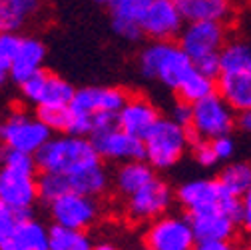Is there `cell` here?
<instances>
[{
    "label": "cell",
    "instance_id": "cell-1",
    "mask_svg": "<svg viewBox=\"0 0 251 250\" xmlns=\"http://www.w3.org/2000/svg\"><path fill=\"white\" fill-rule=\"evenodd\" d=\"M128 92L118 86H84L68 106L66 134L92 138L118 124V112L128 100Z\"/></svg>",
    "mask_w": 251,
    "mask_h": 250
},
{
    "label": "cell",
    "instance_id": "cell-2",
    "mask_svg": "<svg viewBox=\"0 0 251 250\" xmlns=\"http://www.w3.org/2000/svg\"><path fill=\"white\" fill-rule=\"evenodd\" d=\"M36 162L42 172L72 176L102 164V158L94 148L92 138L64 132L52 136L44 144V148L36 154Z\"/></svg>",
    "mask_w": 251,
    "mask_h": 250
},
{
    "label": "cell",
    "instance_id": "cell-3",
    "mask_svg": "<svg viewBox=\"0 0 251 250\" xmlns=\"http://www.w3.org/2000/svg\"><path fill=\"white\" fill-rule=\"evenodd\" d=\"M140 72L174 92L181 86V82L194 72V62L185 54V50L176 40L168 42H150L142 48L138 56Z\"/></svg>",
    "mask_w": 251,
    "mask_h": 250
},
{
    "label": "cell",
    "instance_id": "cell-4",
    "mask_svg": "<svg viewBox=\"0 0 251 250\" xmlns=\"http://www.w3.org/2000/svg\"><path fill=\"white\" fill-rule=\"evenodd\" d=\"M194 136L190 128L174 118H160L158 124L144 138V158L155 170H170L181 162L185 152L192 148Z\"/></svg>",
    "mask_w": 251,
    "mask_h": 250
},
{
    "label": "cell",
    "instance_id": "cell-5",
    "mask_svg": "<svg viewBox=\"0 0 251 250\" xmlns=\"http://www.w3.org/2000/svg\"><path fill=\"white\" fill-rule=\"evenodd\" d=\"M176 200L187 214L201 210H226L241 222L243 198L231 194L219 178H196L183 182L176 190Z\"/></svg>",
    "mask_w": 251,
    "mask_h": 250
},
{
    "label": "cell",
    "instance_id": "cell-6",
    "mask_svg": "<svg viewBox=\"0 0 251 250\" xmlns=\"http://www.w3.org/2000/svg\"><path fill=\"white\" fill-rule=\"evenodd\" d=\"M52 138V128L40 120L38 114L12 110L0 120V144L10 150L36 156Z\"/></svg>",
    "mask_w": 251,
    "mask_h": 250
},
{
    "label": "cell",
    "instance_id": "cell-7",
    "mask_svg": "<svg viewBox=\"0 0 251 250\" xmlns=\"http://www.w3.org/2000/svg\"><path fill=\"white\" fill-rule=\"evenodd\" d=\"M237 126V112L217 94L194 104L190 132L194 140H215L227 136Z\"/></svg>",
    "mask_w": 251,
    "mask_h": 250
},
{
    "label": "cell",
    "instance_id": "cell-8",
    "mask_svg": "<svg viewBox=\"0 0 251 250\" xmlns=\"http://www.w3.org/2000/svg\"><path fill=\"white\" fill-rule=\"evenodd\" d=\"M20 90H22V98L36 110L66 108L70 106L76 94L74 86L64 76L50 70H40L32 78H28L24 84H20Z\"/></svg>",
    "mask_w": 251,
    "mask_h": 250
},
{
    "label": "cell",
    "instance_id": "cell-9",
    "mask_svg": "<svg viewBox=\"0 0 251 250\" xmlns=\"http://www.w3.org/2000/svg\"><path fill=\"white\" fill-rule=\"evenodd\" d=\"M144 240L151 250H194L198 242L190 216L181 214H164L151 220Z\"/></svg>",
    "mask_w": 251,
    "mask_h": 250
},
{
    "label": "cell",
    "instance_id": "cell-10",
    "mask_svg": "<svg viewBox=\"0 0 251 250\" xmlns=\"http://www.w3.org/2000/svg\"><path fill=\"white\" fill-rule=\"evenodd\" d=\"M227 40V24L222 22H185L177 38L179 46L194 64L211 56H219Z\"/></svg>",
    "mask_w": 251,
    "mask_h": 250
},
{
    "label": "cell",
    "instance_id": "cell-11",
    "mask_svg": "<svg viewBox=\"0 0 251 250\" xmlns=\"http://www.w3.org/2000/svg\"><path fill=\"white\" fill-rule=\"evenodd\" d=\"M174 200L176 192L172 190V186L155 176L142 190L126 198V212L136 222H151L155 218L168 214Z\"/></svg>",
    "mask_w": 251,
    "mask_h": 250
},
{
    "label": "cell",
    "instance_id": "cell-12",
    "mask_svg": "<svg viewBox=\"0 0 251 250\" xmlns=\"http://www.w3.org/2000/svg\"><path fill=\"white\" fill-rule=\"evenodd\" d=\"M52 222L58 226L86 230L100 216V204L94 196L82 192H66L48 204Z\"/></svg>",
    "mask_w": 251,
    "mask_h": 250
},
{
    "label": "cell",
    "instance_id": "cell-13",
    "mask_svg": "<svg viewBox=\"0 0 251 250\" xmlns=\"http://www.w3.org/2000/svg\"><path fill=\"white\" fill-rule=\"evenodd\" d=\"M0 200L20 214L32 212V208L40 200L36 174L0 164Z\"/></svg>",
    "mask_w": 251,
    "mask_h": 250
},
{
    "label": "cell",
    "instance_id": "cell-14",
    "mask_svg": "<svg viewBox=\"0 0 251 250\" xmlns=\"http://www.w3.org/2000/svg\"><path fill=\"white\" fill-rule=\"evenodd\" d=\"M185 26L179 2L174 0H153L142 24V32L151 42H168L179 38Z\"/></svg>",
    "mask_w": 251,
    "mask_h": 250
},
{
    "label": "cell",
    "instance_id": "cell-15",
    "mask_svg": "<svg viewBox=\"0 0 251 250\" xmlns=\"http://www.w3.org/2000/svg\"><path fill=\"white\" fill-rule=\"evenodd\" d=\"M94 148L98 150L102 160H110V162H130V160H142L146 156L144 150V140L126 132L124 128H120L118 124L112 128H106L98 134L92 136Z\"/></svg>",
    "mask_w": 251,
    "mask_h": 250
},
{
    "label": "cell",
    "instance_id": "cell-16",
    "mask_svg": "<svg viewBox=\"0 0 251 250\" xmlns=\"http://www.w3.org/2000/svg\"><path fill=\"white\" fill-rule=\"evenodd\" d=\"M151 2L153 0H114L110 4L112 30L124 40L142 38V24Z\"/></svg>",
    "mask_w": 251,
    "mask_h": 250
},
{
    "label": "cell",
    "instance_id": "cell-17",
    "mask_svg": "<svg viewBox=\"0 0 251 250\" xmlns=\"http://www.w3.org/2000/svg\"><path fill=\"white\" fill-rule=\"evenodd\" d=\"M162 118L160 108L146 96H128L126 104L118 112V126L138 138H146L148 132Z\"/></svg>",
    "mask_w": 251,
    "mask_h": 250
},
{
    "label": "cell",
    "instance_id": "cell-18",
    "mask_svg": "<svg viewBox=\"0 0 251 250\" xmlns=\"http://www.w3.org/2000/svg\"><path fill=\"white\" fill-rule=\"evenodd\" d=\"M44 60H46V46L32 36H22L16 52L10 58L8 64V76L20 86L28 78H32L40 70H44Z\"/></svg>",
    "mask_w": 251,
    "mask_h": 250
},
{
    "label": "cell",
    "instance_id": "cell-19",
    "mask_svg": "<svg viewBox=\"0 0 251 250\" xmlns=\"http://www.w3.org/2000/svg\"><path fill=\"white\" fill-rule=\"evenodd\" d=\"M198 240H231L239 220L226 210H201L187 214Z\"/></svg>",
    "mask_w": 251,
    "mask_h": 250
},
{
    "label": "cell",
    "instance_id": "cell-20",
    "mask_svg": "<svg viewBox=\"0 0 251 250\" xmlns=\"http://www.w3.org/2000/svg\"><path fill=\"white\" fill-rule=\"evenodd\" d=\"M185 22H222L227 24L235 16V0H181Z\"/></svg>",
    "mask_w": 251,
    "mask_h": 250
},
{
    "label": "cell",
    "instance_id": "cell-21",
    "mask_svg": "<svg viewBox=\"0 0 251 250\" xmlns=\"http://www.w3.org/2000/svg\"><path fill=\"white\" fill-rule=\"evenodd\" d=\"M217 94L237 114L251 110V72H219Z\"/></svg>",
    "mask_w": 251,
    "mask_h": 250
},
{
    "label": "cell",
    "instance_id": "cell-22",
    "mask_svg": "<svg viewBox=\"0 0 251 250\" xmlns=\"http://www.w3.org/2000/svg\"><path fill=\"white\" fill-rule=\"evenodd\" d=\"M153 178H155V168L146 158L130 160V162L120 164V168L116 170L114 186L124 198H128L136 194L138 190H142L144 186H148Z\"/></svg>",
    "mask_w": 251,
    "mask_h": 250
},
{
    "label": "cell",
    "instance_id": "cell-23",
    "mask_svg": "<svg viewBox=\"0 0 251 250\" xmlns=\"http://www.w3.org/2000/svg\"><path fill=\"white\" fill-rule=\"evenodd\" d=\"M42 0H0V32H18L40 10Z\"/></svg>",
    "mask_w": 251,
    "mask_h": 250
},
{
    "label": "cell",
    "instance_id": "cell-24",
    "mask_svg": "<svg viewBox=\"0 0 251 250\" xmlns=\"http://www.w3.org/2000/svg\"><path fill=\"white\" fill-rule=\"evenodd\" d=\"M14 238L28 250H50V226L32 216V212L20 214Z\"/></svg>",
    "mask_w": 251,
    "mask_h": 250
},
{
    "label": "cell",
    "instance_id": "cell-25",
    "mask_svg": "<svg viewBox=\"0 0 251 250\" xmlns=\"http://www.w3.org/2000/svg\"><path fill=\"white\" fill-rule=\"evenodd\" d=\"M66 178H68L70 192H82V194H88L94 198L102 196L110 188V174H108L104 162L98 166H92L84 172L66 176Z\"/></svg>",
    "mask_w": 251,
    "mask_h": 250
},
{
    "label": "cell",
    "instance_id": "cell-26",
    "mask_svg": "<svg viewBox=\"0 0 251 250\" xmlns=\"http://www.w3.org/2000/svg\"><path fill=\"white\" fill-rule=\"evenodd\" d=\"M215 92H217V78L207 76V74L200 72L198 68H194V72L177 88V98L187 104H198V102L209 98L211 94H215Z\"/></svg>",
    "mask_w": 251,
    "mask_h": 250
},
{
    "label": "cell",
    "instance_id": "cell-27",
    "mask_svg": "<svg viewBox=\"0 0 251 250\" xmlns=\"http://www.w3.org/2000/svg\"><path fill=\"white\" fill-rule=\"evenodd\" d=\"M222 72H251V46L241 40H227L219 52Z\"/></svg>",
    "mask_w": 251,
    "mask_h": 250
},
{
    "label": "cell",
    "instance_id": "cell-28",
    "mask_svg": "<svg viewBox=\"0 0 251 250\" xmlns=\"http://www.w3.org/2000/svg\"><path fill=\"white\" fill-rule=\"evenodd\" d=\"M50 250H94V242L86 234V230L52 224L50 226Z\"/></svg>",
    "mask_w": 251,
    "mask_h": 250
},
{
    "label": "cell",
    "instance_id": "cell-29",
    "mask_svg": "<svg viewBox=\"0 0 251 250\" xmlns=\"http://www.w3.org/2000/svg\"><path fill=\"white\" fill-rule=\"evenodd\" d=\"M217 178L222 180V184L226 186L231 194L243 198L249 192V188H251V164L241 162V160L227 162L222 168V172H219Z\"/></svg>",
    "mask_w": 251,
    "mask_h": 250
},
{
    "label": "cell",
    "instance_id": "cell-30",
    "mask_svg": "<svg viewBox=\"0 0 251 250\" xmlns=\"http://www.w3.org/2000/svg\"><path fill=\"white\" fill-rule=\"evenodd\" d=\"M38 188H40V200L46 204L70 192L68 178L62 174H50V172H42V176L38 178Z\"/></svg>",
    "mask_w": 251,
    "mask_h": 250
},
{
    "label": "cell",
    "instance_id": "cell-31",
    "mask_svg": "<svg viewBox=\"0 0 251 250\" xmlns=\"http://www.w3.org/2000/svg\"><path fill=\"white\" fill-rule=\"evenodd\" d=\"M36 114L40 116V120L46 124L48 128H52V132H60V134L66 132L68 106L66 108H40V110H36Z\"/></svg>",
    "mask_w": 251,
    "mask_h": 250
},
{
    "label": "cell",
    "instance_id": "cell-32",
    "mask_svg": "<svg viewBox=\"0 0 251 250\" xmlns=\"http://www.w3.org/2000/svg\"><path fill=\"white\" fill-rule=\"evenodd\" d=\"M18 220H20V212H16L14 208L0 200V242L14 238Z\"/></svg>",
    "mask_w": 251,
    "mask_h": 250
},
{
    "label": "cell",
    "instance_id": "cell-33",
    "mask_svg": "<svg viewBox=\"0 0 251 250\" xmlns=\"http://www.w3.org/2000/svg\"><path fill=\"white\" fill-rule=\"evenodd\" d=\"M192 156H194V160L201 168H211V166L219 164L217 156L213 152V146H211V140H194V144H192Z\"/></svg>",
    "mask_w": 251,
    "mask_h": 250
},
{
    "label": "cell",
    "instance_id": "cell-34",
    "mask_svg": "<svg viewBox=\"0 0 251 250\" xmlns=\"http://www.w3.org/2000/svg\"><path fill=\"white\" fill-rule=\"evenodd\" d=\"M211 146H213V152L217 156L219 162H227L233 158L235 154V140L231 138V134L227 136H219L215 140H211Z\"/></svg>",
    "mask_w": 251,
    "mask_h": 250
},
{
    "label": "cell",
    "instance_id": "cell-35",
    "mask_svg": "<svg viewBox=\"0 0 251 250\" xmlns=\"http://www.w3.org/2000/svg\"><path fill=\"white\" fill-rule=\"evenodd\" d=\"M192 110H194V104H187L183 100L177 98V102L172 106V112H170V118H174L176 122L183 124V126L190 128V122H192Z\"/></svg>",
    "mask_w": 251,
    "mask_h": 250
},
{
    "label": "cell",
    "instance_id": "cell-36",
    "mask_svg": "<svg viewBox=\"0 0 251 250\" xmlns=\"http://www.w3.org/2000/svg\"><path fill=\"white\" fill-rule=\"evenodd\" d=\"M194 250H235L231 240H198Z\"/></svg>",
    "mask_w": 251,
    "mask_h": 250
},
{
    "label": "cell",
    "instance_id": "cell-37",
    "mask_svg": "<svg viewBox=\"0 0 251 250\" xmlns=\"http://www.w3.org/2000/svg\"><path fill=\"white\" fill-rule=\"evenodd\" d=\"M239 226L251 236V194L247 192L243 196V204H241V222Z\"/></svg>",
    "mask_w": 251,
    "mask_h": 250
},
{
    "label": "cell",
    "instance_id": "cell-38",
    "mask_svg": "<svg viewBox=\"0 0 251 250\" xmlns=\"http://www.w3.org/2000/svg\"><path fill=\"white\" fill-rule=\"evenodd\" d=\"M237 126L243 130V132H247V134H251V110H247V112H241V114H237Z\"/></svg>",
    "mask_w": 251,
    "mask_h": 250
},
{
    "label": "cell",
    "instance_id": "cell-39",
    "mask_svg": "<svg viewBox=\"0 0 251 250\" xmlns=\"http://www.w3.org/2000/svg\"><path fill=\"white\" fill-rule=\"evenodd\" d=\"M0 250H28V248H24L16 238H10L6 242H0Z\"/></svg>",
    "mask_w": 251,
    "mask_h": 250
},
{
    "label": "cell",
    "instance_id": "cell-40",
    "mask_svg": "<svg viewBox=\"0 0 251 250\" xmlns=\"http://www.w3.org/2000/svg\"><path fill=\"white\" fill-rule=\"evenodd\" d=\"M94 250H118V246L110 242H100V244H94Z\"/></svg>",
    "mask_w": 251,
    "mask_h": 250
},
{
    "label": "cell",
    "instance_id": "cell-41",
    "mask_svg": "<svg viewBox=\"0 0 251 250\" xmlns=\"http://www.w3.org/2000/svg\"><path fill=\"white\" fill-rule=\"evenodd\" d=\"M0 68L8 72V64H6V60H4V54H2V50H0Z\"/></svg>",
    "mask_w": 251,
    "mask_h": 250
},
{
    "label": "cell",
    "instance_id": "cell-42",
    "mask_svg": "<svg viewBox=\"0 0 251 250\" xmlns=\"http://www.w3.org/2000/svg\"><path fill=\"white\" fill-rule=\"evenodd\" d=\"M6 76H8V72H6V70H2V68H0V86H2V84L6 82Z\"/></svg>",
    "mask_w": 251,
    "mask_h": 250
},
{
    "label": "cell",
    "instance_id": "cell-43",
    "mask_svg": "<svg viewBox=\"0 0 251 250\" xmlns=\"http://www.w3.org/2000/svg\"><path fill=\"white\" fill-rule=\"evenodd\" d=\"M94 2H98V4H108V6H110L114 0H94Z\"/></svg>",
    "mask_w": 251,
    "mask_h": 250
},
{
    "label": "cell",
    "instance_id": "cell-44",
    "mask_svg": "<svg viewBox=\"0 0 251 250\" xmlns=\"http://www.w3.org/2000/svg\"><path fill=\"white\" fill-rule=\"evenodd\" d=\"M138 250H151V248H148V246H144V248H138Z\"/></svg>",
    "mask_w": 251,
    "mask_h": 250
},
{
    "label": "cell",
    "instance_id": "cell-45",
    "mask_svg": "<svg viewBox=\"0 0 251 250\" xmlns=\"http://www.w3.org/2000/svg\"><path fill=\"white\" fill-rule=\"evenodd\" d=\"M174 2H181V0H174Z\"/></svg>",
    "mask_w": 251,
    "mask_h": 250
},
{
    "label": "cell",
    "instance_id": "cell-46",
    "mask_svg": "<svg viewBox=\"0 0 251 250\" xmlns=\"http://www.w3.org/2000/svg\"><path fill=\"white\" fill-rule=\"evenodd\" d=\"M235 250H243V248H235Z\"/></svg>",
    "mask_w": 251,
    "mask_h": 250
},
{
    "label": "cell",
    "instance_id": "cell-47",
    "mask_svg": "<svg viewBox=\"0 0 251 250\" xmlns=\"http://www.w3.org/2000/svg\"><path fill=\"white\" fill-rule=\"evenodd\" d=\"M249 194H251V188H249Z\"/></svg>",
    "mask_w": 251,
    "mask_h": 250
},
{
    "label": "cell",
    "instance_id": "cell-48",
    "mask_svg": "<svg viewBox=\"0 0 251 250\" xmlns=\"http://www.w3.org/2000/svg\"><path fill=\"white\" fill-rule=\"evenodd\" d=\"M247 250H251V246H249V248H247Z\"/></svg>",
    "mask_w": 251,
    "mask_h": 250
}]
</instances>
